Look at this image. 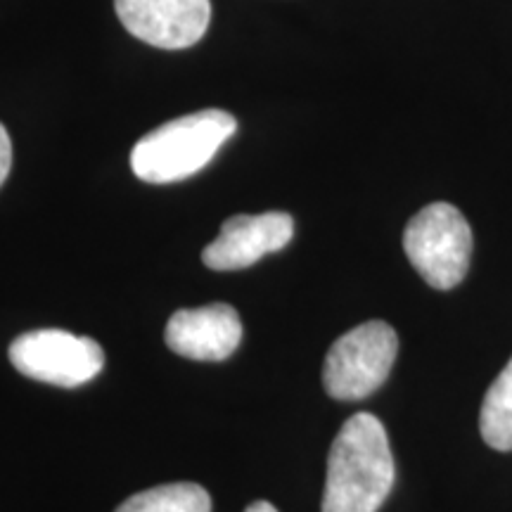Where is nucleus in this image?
Returning <instances> with one entry per match:
<instances>
[{"label":"nucleus","mask_w":512,"mask_h":512,"mask_svg":"<svg viewBox=\"0 0 512 512\" xmlns=\"http://www.w3.org/2000/svg\"><path fill=\"white\" fill-rule=\"evenodd\" d=\"M12 169V140L5 131V126L0 124V185L5 183V178L10 176Z\"/></svg>","instance_id":"11"},{"label":"nucleus","mask_w":512,"mask_h":512,"mask_svg":"<svg viewBox=\"0 0 512 512\" xmlns=\"http://www.w3.org/2000/svg\"><path fill=\"white\" fill-rule=\"evenodd\" d=\"M396 467L387 430L375 415L356 413L332 441L323 512H377L392 494Z\"/></svg>","instance_id":"1"},{"label":"nucleus","mask_w":512,"mask_h":512,"mask_svg":"<svg viewBox=\"0 0 512 512\" xmlns=\"http://www.w3.org/2000/svg\"><path fill=\"white\" fill-rule=\"evenodd\" d=\"M245 512H278V510H275L268 501H256V503L249 505Z\"/></svg>","instance_id":"12"},{"label":"nucleus","mask_w":512,"mask_h":512,"mask_svg":"<svg viewBox=\"0 0 512 512\" xmlns=\"http://www.w3.org/2000/svg\"><path fill=\"white\" fill-rule=\"evenodd\" d=\"M10 361L31 380L72 389L102 373L105 351L91 337L46 328L19 335L10 344Z\"/></svg>","instance_id":"5"},{"label":"nucleus","mask_w":512,"mask_h":512,"mask_svg":"<svg viewBox=\"0 0 512 512\" xmlns=\"http://www.w3.org/2000/svg\"><path fill=\"white\" fill-rule=\"evenodd\" d=\"M114 512H211V496L192 482L162 484L126 498Z\"/></svg>","instance_id":"10"},{"label":"nucleus","mask_w":512,"mask_h":512,"mask_svg":"<svg viewBox=\"0 0 512 512\" xmlns=\"http://www.w3.org/2000/svg\"><path fill=\"white\" fill-rule=\"evenodd\" d=\"M399 354V337L384 320L356 325L332 344L323 366L325 392L337 401H361L382 387Z\"/></svg>","instance_id":"4"},{"label":"nucleus","mask_w":512,"mask_h":512,"mask_svg":"<svg viewBox=\"0 0 512 512\" xmlns=\"http://www.w3.org/2000/svg\"><path fill=\"white\" fill-rule=\"evenodd\" d=\"M479 432L486 446L496 451H512V358L484 396Z\"/></svg>","instance_id":"9"},{"label":"nucleus","mask_w":512,"mask_h":512,"mask_svg":"<svg viewBox=\"0 0 512 512\" xmlns=\"http://www.w3.org/2000/svg\"><path fill=\"white\" fill-rule=\"evenodd\" d=\"M235 131L238 119L230 112L185 114L138 140L131 152V169L145 183L183 181L202 171Z\"/></svg>","instance_id":"2"},{"label":"nucleus","mask_w":512,"mask_h":512,"mask_svg":"<svg viewBox=\"0 0 512 512\" xmlns=\"http://www.w3.org/2000/svg\"><path fill=\"white\" fill-rule=\"evenodd\" d=\"M164 339L171 351L190 361H226L242 342V320L230 304L181 309L166 323Z\"/></svg>","instance_id":"8"},{"label":"nucleus","mask_w":512,"mask_h":512,"mask_svg":"<svg viewBox=\"0 0 512 512\" xmlns=\"http://www.w3.org/2000/svg\"><path fill=\"white\" fill-rule=\"evenodd\" d=\"M294 219L285 211H266L259 216L238 214L221 226L219 238L202 252L204 266L211 271H240L266 254L290 245Z\"/></svg>","instance_id":"7"},{"label":"nucleus","mask_w":512,"mask_h":512,"mask_svg":"<svg viewBox=\"0 0 512 512\" xmlns=\"http://www.w3.org/2000/svg\"><path fill=\"white\" fill-rule=\"evenodd\" d=\"M403 249L427 285L434 290H453L470 271V223L453 204H427L408 221Z\"/></svg>","instance_id":"3"},{"label":"nucleus","mask_w":512,"mask_h":512,"mask_svg":"<svg viewBox=\"0 0 512 512\" xmlns=\"http://www.w3.org/2000/svg\"><path fill=\"white\" fill-rule=\"evenodd\" d=\"M114 10L128 34L164 50L195 46L211 19L209 0H114Z\"/></svg>","instance_id":"6"}]
</instances>
